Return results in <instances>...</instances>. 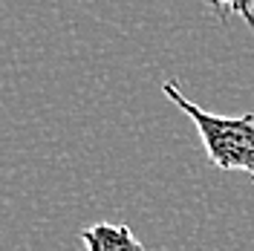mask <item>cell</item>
<instances>
[{"label":"cell","mask_w":254,"mask_h":251,"mask_svg":"<svg viewBox=\"0 0 254 251\" xmlns=\"http://www.w3.org/2000/svg\"><path fill=\"white\" fill-rule=\"evenodd\" d=\"M162 93L188 116L205 147V156L220 171H240L254 182V113L246 116H214L193 104L176 87V81H165Z\"/></svg>","instance_id":"1"},{"label":"cell","mask_w":254,"mask_h":251,"mask_svg":"<svg viewBox=\"0 0 254 251\" xmlns=\"http://www.w3.org/2000/svg\"><path fill=\"white\" fill-rule=\"evenodd\" d=\"M81 246L87 251H144L125 222H95L78 234Z\"/></svg>","instance_id":"2"},{"label":"cell","mask_w":254,"mask_h":251,"mask_svg":"<svg viewBox=\"0 0 254 251\" xmlns=\"http://www.w3.org/2000/svg\"><path fill=\"white\" fill-rule=\"evenodd\" d=\"M220 15H237L246 20V26L254 32V0H211Z\"/></svg>","instance_id":"3"}]
</instances>
